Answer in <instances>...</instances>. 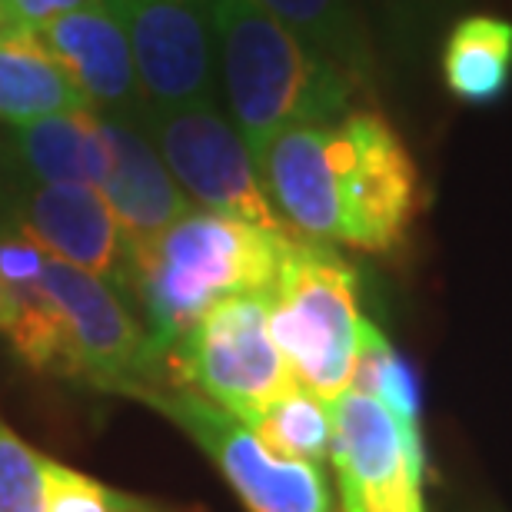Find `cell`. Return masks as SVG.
Instances as JSON below:
<instances>
[{"instance_id":"6da1fadb","label":"cell","mask_w":512,"mask_h":512,"mask_svg":"<svg viewBox=\"0 0 512 512\" xmlns=\"http://www.w3.org/2000/svg\"><path fill=\"white\" fill-rule=\"evenodd\" d=\"M253 163L286 227L326 247L393 253L423 210L413 153L376 110L286 127Z\"/></svg>"},{"instance_id":"7a4b0ae2","label":"cell","mask_w":512,"mask_h":512,"mask_svg":"<svg viewBox=\"0 0 512 512\" xmlns=\"http://www.w3.org/2000/svg\"><path fill=\"white\" fill-rule=\"evenodd\" d=\"M213 47L230 114L250 153L273 133L353 114L366 84L316 50L260 0H210Z\"/></svg>"},{"instance_id":"3957f363","label":"cell","mask_w":512,"mask_h":512,"mask_svg":"<svg viewBox=\"0 0 512 512\" xmlns=\"http://www.w3.org/2000/svg\"><path fill=\"white\" fill-rule=\"evenodd\" d=\"M10 343L34 370L70 376L114 393L163 386L167 356L157 350L120 290L107 280L50 256L40 280L14 293Z\"/></svg>"},{"instance_id":"277c9868","label":"cell","mask_w":512,"mask_h":512,"mask_svg":"<svg viewBox=\"0 0 512 512\" xmlns=\"http://www.w3.org/2000/svg\"><path fill=\"white\" fill-rule=\"evenodd\" d=\"M293 237L210 210H190L133 250V296L143 326L167 356L200 316L243 293H270Z\"/></svg>"},{"instance_id":"5b68a950","label":"cell","mask_w":512,"mask_h":512,"mask_svg":"<svg viewBox=\"0 0 512 512\" xmlns=\"http://www.w3.org/2000/svg\"><path fill=\"white\" fill-rule=\"evenodd\" d=\"M270 333L296 386L336 403L353 386L360 356V283L326 243L293 237L270 286Z\"/></svg>"},{"instance_id":"8992f818","label":"cell","mask_w":512,"mask_h":512,"mask_svg":"<svg viewBox=\"0 0 512 512\" xmlns=\"http://www.w3.org/2000/svg\"><path fill=\"white\" fill-rule=\"evenodd\" d=\"M167 373L227 413L253 423L266 406L296 389L270 333V296L243 293L217 303L167 353Z\"/></svg>"},{"instance_id":"52a82bcc","label":"cell","mask_w":512,"mask_h":512,"mask_svg":"<svg viewBox=\"0 0 512 512\" xmlns=\"http://www.w3.org/2000/svg\"><path fill=\"white\" fill-rule=\"evenodd\" d=\"M140 127L147 130L180 190L200 203V210L296 237L273 210L247 140L240 137L237 124L220 114L217 100L167 107L147 104Z\"/></svg>"},{"instance_id":"ba28073f","label":"cell","mask_w":512,"mask_h":512,"mask_svg":"<svg viewBox=\"0 0 512 512\" xmlns=\"http://www.w3.org/2000/svg\"><path fill=\"white\" fill-rule=\"evenodd\" d=\"M127 396H137L170 416L217 463L250 512H330L323 466L276 456L250 423L223 406L173 383L137 386Z\"/></svg>"},{"instance_id":"9c48e42d","label":"cell","mask_w":512,"mask_h":512,"mask_svg":"<svg viewBox=\"0 0 512 512\" xmlns=\"http://www.w3.org/2000/svg\"><path fill=\"white\" fill-rule=\"evenodd\" d=\"M330 459L346 512H423V439L370 393L330 403Z\"/></svg>"},{"instance_id":"30bf717a","label":"cell","mask_w":512,"mask_h":512,"mask_svg":"<svg viewBox=\"0 0 512 512\" xmlns=\"http://www.w3.org/2000/svg\"><path fill=\"white\" fill-rule=\"evenodd\" d=\"M124 24L147 104L213 100L217 47L210 0H107Z\"/></svg>"},{"instance_id":"8fae6325","label":"cell","mask_w":512,"mask_h":512,"mask_svg":"<svg viewBox=\"0 0 512 512\" xmlns=\"http://www.w3.org/2000/svg\"><path fill=\"white\" fill-rule=\"evenodd\" d=\"M37 34L87 97L90 110L140 124L147 97L140 87L130 37L107 0H87L47 20Z\"/></svg>"},{"instance_id":"7c38bea8","label":"cell","mask_w":512,"mask_h":512,"mask_svg":"<svg viewBox=\"0 0 512 512\" xmlns=\"http://www.w3.org/2000/svg\"><path fill=\"white\" fill-rule=\"evenodd\" d=\"M17 230L54 260L100 276L114 290H133L130 243L100 190L37 183L17 207Z\"/></svg>"},{"instance_id":"4fadbf2b","label":"cell","mask_w":512,"mask_h":512,"mask_svg":"<svg viewBox=\"0 0 512 512\" xmlns=\"http://www.w3.org/2000/svg\"><path fill=\"white\" fill-rule=\"evenodd\" d=\"M104 117L110 140V170L100 193L110 203L114 217L130 243V253L160 237L170 223L187 217L193 203L180 183L173 180L167 163L153 147L147 130L133 120Z\"/></svg>"},{"instance_id":"5bb4252c","label":"cell","mask_w":512,"mask_h":512,"mask_svg":"<svg viewBox=\"0 0 512 512\" xmlns=\"http://www.w3.org/2000/svg\"><path fill=\"white\" fill-rule=\"evenodd\" d=\"M14 153L30 177L44 187L100 190L110 170V140L97 110L40 117L14 127Z\"/></svg>"},{"instance_id":"9a60e30c","label":"cell","mask_w":512,"mask_h":512,"mask_svg":"<svg viewBox=\"0 0 512 512\" xmlns=\"http://www.w3.org/2000/svg\"><path fill=\"white\" fill-rule=\"evenodd\" d=\"M70 110H90V104L44 37L37 30L0 27V120L20 127Z\"/></svg>"},{"instance_id":"2e32d148","label":"cell","mask_w":512,"mask_h":512,"mask_svg":"<svg viewBox=\"0 0 512 512\" xmlns=\"http://www.w3.org/2000/svg\"><path fill=\"white\" fill-rule=\"evenodd\" d=\"M443 84L469 107H493L512 87V20L493 14L456 17L439 50Z\"/></svg>"},{"instance_id":"e0dca14e","label":"cell","mask_w":512,"mask_h":512,"mask_svg":"<svg viewBox=\"0 0 512 512\" xmlns=\"http://www.w3.org/2000/svg\"><path fill=\"white\" fill-rule=\"evenodd\" d=\"M260 4L370 87L373 50L356 0H260Z\"/></svg>"},{"instance_id":"ac0fdd59","label":"cell","mask_w":512,"mask_h":512,"mask_svg":"<svg viewBox=\"0 0 512 512\" xmlns=\"http://www.w3.org/2000/svg\"><path fill=\"white\" fill-rule=\"evenodd\" d=\"M250 426L263 439V446L283 459H300V463L313 466H323L330 459V403H323L320 396H313L303 386L290 389L273 406H266Z\"/></svg>"},{"instance_id":"d6986e66","label":"cell","mask_w":512,"mask_h":512,"mask_svg":"<svg viewBox=\"0 0 512 512\" xmlns=\"http://www.w3.org/2000/svg\"><path fill=\"white\" fill-rule=\"evenodd\" d=\"M47 476V512H197L157 503V499H143L133 493L97 483L70 466H60L54 459H44Z\"/></svg>"},{"instance_id":"ffe728a7","label":"cell","mask_w":512,"mask_h":512,"mask_svg":"<svg viewBox=\"0 0 512 512\" xmlns=\"http://www.w3.org/2000/svg\"><path fill=\"white\" fill-rule=\"evenodd\" d=\"M44 459L0 423V512H47Z\"/></svg>"},{"instance_id":"44dd1931","label":"cell","mask_w":512,"mask_h":512,"mask_svg":"<svg viewBox=\"0 0 512 512\" xmlns=\"http://www.w3.org/2000/svg\"><path fill=\"white\" fill-rule=\"evenodd\" d=\"M373 4L386 20L389 37L399 47L419 50L436 40L439 30L453 24L466 0H373Z\"/></svg>"},{"instance_id":"7402d4cb","label":"cell","mask_w":512,"mask_h":512,"mask_svg":"<svg viewBox=\"0 0 512 512\" xmlns=\"http://www.w3.org/2000/svg\"><path fill=\"white\" fill-rule=\"evenodd\" d=\"M50 260V253L44 247H37L27 233L20 230H10V233H0V280L10 286V293H20V290H30L44 266Z\"/></svg>"},{"instance_id":"603a6c76","label":"cell","mask_w":512,"mask_h":512,"mask_svg":"<svg viewBox=\"0 0 512 512\" xmlns=\"http://www.w3.org/2000/svg\"><path fill=\"white\" fill-rule=\"evenodd\" d=\"M80 4H87V0H0V27L40 30L47 20L67 14Z\"/></svg>"},{"instance_id":"cb8c5ba5","label":"cell","mask_w":512,"mask_h":512,"mask_svg":"<svg viewBox=\"0 0 512 512\" xmlns=\"http://www.w3.org/2000/svg\"><path fill=\"white\" fill-rule=\"evenodd\" d=\"M14 313H17V300H14V293H10V286L0 280V333L10 330V323H14Z\"/></svg>"}]
</instances>
